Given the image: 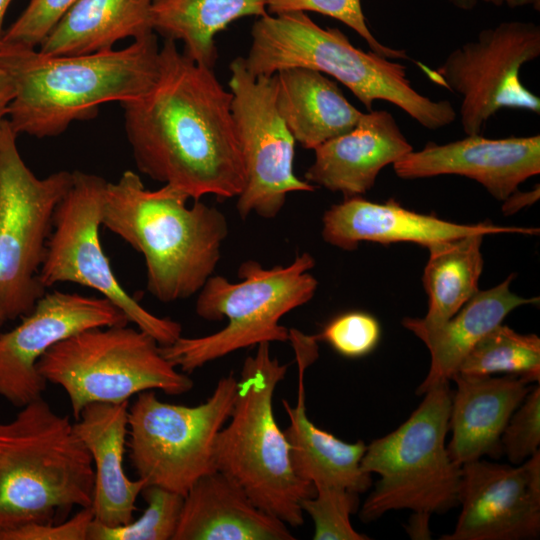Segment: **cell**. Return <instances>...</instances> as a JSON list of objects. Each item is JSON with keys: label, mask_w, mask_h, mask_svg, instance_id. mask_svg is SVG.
I'll return each mask as SVG.
<instances>
[{"label": "cell", "mask_w": 540, "mask_h": 540, "mask_svg": "<svg viewBox=\"0 0 540 540\" xmlns=\"http://www.w3.org/2000/svg\"><path fill=\"white\" fill-rule=\"evenodd\" d=\"M232 98L213 68L165 39L153 86L141 97L120 103L138 170L194 201L205 195L238 197L245 173Z\"/></svg>", "instance_id": "1"}, {"label": "cell", "mask_w": 540, "mask_h": 540, "mask_svg": "<svg viewBox=\"0 0 540 540\" xmlns=\"http://www.w3.org/2000/svg\"><path fill=\"white\" fill-rule=\"evenodd\" d=\"M164 184L146 189L138 174L127 170L105 185L101 223L141 253L146 288L163 303L198 293L214 274L221 246L229 233L225 215Z\"/></svg>", "instance_id": "2"}, {"label": "cell", "mask_w": 540, "mask_h": 540, "mask_svg": "<svg viewBox=\"0 0 540 540\" xmlns=\"http://www.w3.org/2000/svg\"><path fill=\"white\" fill-rule=\"evenodd\" d=\"M10 45L16 93L7 120L17 135H60L72 122L94 117L104 103L141 97L159 71L155 32L120 50L81 55L47 56L35 48Z\"/></svg>", "instance_id": "3"}, {"label": "cell", "mask_w": 540, "mask_h": 540, "mask_svg": "<svg viewBox=\"0 0 540 540\" xmlns=\"http://www.w3.org/2000/svg\"><path fill=\"white\" fill-rule=\"evenodd\" d=\"M243 61L256 77L293 67L316 70L346 86L368 111L374 101H387L430 130L456 118L448 100H433L413 88L406 66L355 47L339 29L319 26L306 12L259 17Z\"/></svg>", "instance_id": "4"}, {"label": "cell", "mask_w": 540, "mask_h": 540, "mask_svg": "<svg viewBox=\"0 0 540 540\" xmlns=\"http://www.w3.org/2000/svg\"><path fill=\"white\" fill-rule=\"evenodd\" d=\"M94 468L66 415L40 397L0 423V535L90 507Z\"/></svg>", "instance_id": "5"}, {"label": "cell", "mask_w": 540, "mask_h": 540, "mask_svg": "<svg viewBox=\"0 0 540 540\" xmlns=\"http://www.w3.org/2000/svg\"><path fill=\"white\" fill-rule=\"evenodd\" d=\"M288 367L272 357L269 342L245 358L230 422L215 440L214 460L260 509L298 527L304 522L301 502L315 488L294 472L290 445L274 417V391Z\"/></svg>", "instance_id": "6"}, {"label": "cell", "mask_w": 540, "mask_h": 540, "mask_svg": "<svg viewBox=\"0 0 540 540\" xmlns=\"http://www.w3.org/2000/svg\"><path fill=\"white\" fill-rule=\"evenodd\" d=\"M314 266L315 259L305 252L287 266L264 268L255 260L244 261L238 268V283L212 275L199 291L195 312L207 321L226 318L227 325L206 336H180L161 346L163 356L191 373L246 347L289 341V329L279 321L313 298L318 281L309 271Z\"/></svg>", "instance_id": "7"}, {"label": "cell", "mask_w": 540, "mask_h": 540, "mask_svg": "<svg viewBox=\"0 0 540 540\" xmlns=\"http://www.w3.org/2000/svg\"><path fill=\"white\" fill-rule=\"evenodd\" d=\"M423 395L405 422L366 446L361 467L380 479L359 511L365 523L394 510L431 516L459 505L461 467L451 460L446 446L452 398L449 382Z\"/></svg>", "instance_id": "8"}, {"label": "cell", "mask_w": 540, "mask_h": 540, "mask_svg": "<svg viewBox=\"0 0 540 540\" xmlns=\"http://www.w3.org/2000/svg\"><path fill=\"white\" fill-rule=\"evenodd\" d=\"M47 382L61 387L75 418L92 403H120L147 390L181 395L193 388L154 337L125 325L95 327L56 343L38 360Z\"/></svg>", "instance_id": "9"}, {"label": "cell", "mask_w": 540, "mask_h": 540, "mask_svg": "<svg viewBox=\"0 0 540 540\" xmlns=\"http://www.w3.org/2000/svg\"><path fill=\"white\" fill-rule=\"evenodd\" d=\"M237 392L231 372L202 404L161 401L155 390L136 395L128 409L127 448L138 478L185 496L203 476L216 471L214 444L229 419Z\"/></svg>", "instance_id": "10"}, {"label": "cell", "mask_w": 540, "mask_h": 540, "mask_svg": "<svg viewBox=\"0 0 540 540\" xmlns=\"http://www.w3.org/2000/svg\"><path fill=\"white\" fill-rule=\"evenodd\" d=\"M7 118L0 137V313L22 318L46 293L39 280L56 208L73 172L37 177L25 164Z\"/></svg>", "instance_id": "11"}, {"label": "cell", "mask_w": 540, "mask_h": 540, "mask_svg": "<svg viewBox=\"0 0 540 540\" xmlns=\"http://www.w3.org/2000/svg\"><path fill=\"white\" fill-rule=\"evenodd\" d=\"M106 183L98 175L73 171L72 184L54 214L39 280L45 288L71 282L94 289L161 346L170 345L182 336L181 324L152 314L125 291L101 246L99 229Z\"/></svg>", "instance_id": "12"}, {"label": "cell", "mask_w": 540, "mask_h": 540, "mask_svg": "<svg viewBox=\"0 0 540 540\" xmlns=\"http://www.w3.org/2000/svg\"><path fill=\"white\" fill-rule=\"evenodd\" d=\"M229 88L245 173L236 209L242 219L252 212L274 218L289 193L311 192L315 186L294 173L296 141L276 106L275 75L253 76L238 57L230 64Z\"/></svg>", "instance_id": "13"}, {"label": "cell", "mask_w": 540, "mask_h": 540, "mask_svg": "<svg viewBox=\"0 0 540 540\" xmlns=\"http://www.w3.org/2000/svg\"><path fill=\"white\" fill-rule=\"evenodd\" d=\"M540 55V27L505 21L483 29L476 39L451 51L436 73L461 97L460 119L466 135L480 134L500 109L540 113V98L520 80L523 65Z\"/></svg>", "instance_id": "14"}, {"label": "cell", "mask_w": 540, "mask_h": 540, "mask_svg": "<svg viewBox=\"0 0 540 540\" xmlns=\"http://www.w3.org/2000/svg\"><path fill=\"white\" fill-rule=\"evenodd\" d=\"M21 319L0 333V396L19 408L42 397L47 382L36 364L53 345L86 329L130 323L102 296L61 291L45 293Z\"/></svg>", "instance_id": "15"}, {"label": "cell", "mask_w": 540, "mask_h": 540, "mask_svg": "<svg viewBox=\"0 0 540 540\" xmlns=\"http://www.w3.org/2000/svg\"><path fill=\"white\" fill-rule=\"evenodd\" d=\"M460 515L442 540H531L540 535V450L516 466H461Z\"/></svg>", "instance_id": "16"}, {"label": "cell", "mask_w": 540, "mask_h": 540, "mask_svg": "<svg viewBox=\"0 0 540 540\" xmlns=\"http://www.w3.org/2000/svg\"><path fill=\"white\" fill-rule=\"evenodd\" d=\"M402 179L460 175L504 201L528 178L540 173V135L490 139L480 134L407 153L393 164Z\"/></svg>", "instance_id": "17"}, {"label": "cell", "mask_w": 540, "mask_h": 540, "mask_svg": "<svg viewBox=\"0 0 540 540\" xmlns=\"http://www.w3.org/2000/svg\"><path fill=\"white\" fill-rule=\"evenodd\" d=\"M322 237L328 244L352 251L360 242H413L424 247L471 234H539L538 228L499 226L491 222L458 224L434 215L410 211L394 199L375 203L360 196L344 198L322 218Z\"/></svg>", "instance_id": "18"}, {"label": "cell", "mask_w": 540, "mask_h": 540, "mask_svg": "<svg viewBox=\"0 0 540 540\" xmlns=\"http://www.w3.org/2000/svg\"><path fill=\"white\" fill-rule=\"evenodd\" d=\"M289 341L298 367L297 403L283 400L290 424L284 431L290 445V460L296 475L316 486L343 488L364 493L371 484V474L361 467L366 450L362 440L345 442L318 428L307 416L305 371L318 357L317 339L296 329H289Z\"/></svg>", "instance_id": "19"}, {"label": "cell", "mask_w": 540, "mask_h": 540, "mask_svg": "<svg viewBox=\"0 0 540 540\" xmlns=\"http://www.w3.org/2000/svg\"><path fill=\"white\" fill-rule=\"evenodd\" d=\"M413 150L391 113H362L348 132L314 149L315 159L305 181L345 198L360 196L375 184L380 171Z\"/></svg>", "instance_id": "20"}, {"label": "cell", "mask_w": 540, "mask_h": 540, "mask_svg": "<svg viewBox=\"0 0 540 540\" xmlns=\"http://www.w3.org/2000/svg\"><path fill=\"white\" fill-rule=\"evenodd\" d=\"M129 401L92 403L76 418L74 428L88 449L94 468L91 510L94 521L114 527L134 519L136 499L147 485L124 470Z\"/></svg>", "instance_id": "21"}, {"label": "cell", "mask_w": 540, "mask_h": 540, "mask_svg": "<svg viewBox=\"0 0 540 540\" xmlns=\"http://www.w3.org/2000/svg\"><path fill=\"white\" fill-rule=\"evenodd\" d=\"M456 391L451 398L447 445L451 460L458 466L493 457L502 452V433L517 407L530 391L523 377L467 376L456 373Z\"/></svg>", "instance_id": "22"}, {"label": "cell", "mask_w": 540, "mask_h": 540, "mask_svg": "<svg viewBox=\"0 0 540 540\" xmlns=\"http://www.w3.org/2000/svg\"><path fill=\"white\" fill-rule=\"evenodd\" d=\"M287 524L260 509L243 488L216 470L187 492L173 540H293Z\"/></svg>", "instance_id": "23"}, {"label": "cell", "mask_w": 540, "mask_h": 540, "mask_svg": "<svg viewBox=\"0 0 540 540\" xmlns=\"http://www.w3.org/2000/svg\"><path fill=\"white\" fill-rule=\"evenodd\" d=\"M514 274L502 283L478 291L445 323L433 328L406 326L430 352L429 371L416 390L423 395L431 387L449 382L473 346L491 329L501 324L515 308L533 304L538 298H524L510 290Z\"/></svg>", "instance_id": "24"}, {"label": "cell", "mask_w": 540, "mask_h": 540, "mask_svg": "<svg viewBox=\"0 0 540 540\" xmlns=\"http://www.w3.org/2000/svg\"><path fill=\"white\" fill-rule=\"evenodd\" d=\"M274 75L278 112L295 141L306 149L314 150L348 132L363 113L321 72L293 67Z\"/></svg>", "instance_id": "25"}, {"label": "cell", "mask_w": 540, "mask_h": 540, "mask_svg": "<svg viewBox=\"0 0 540 540\" xmlns=\"http://www.w3.org/2000/svg\"><path fill=\"white\" fill-rule=\"evenodd\" d=\"M152 32L151 0H76L38 51L47 56L103 52L122 39Z\"/></svg>", "instance_id": "26"}, {"label": "cell", "mask_w": 540, "mask_h": 540, "mask_svg": "<svg viewBox=\"0 0 540 540\" xmlns=\"http://www.w3.org/2000/svg\"><path fill=\"white\" fill-rule=\"evenodd\" d=\"M266 11L267 0H151V23L165 39L182 41L188 57L214 68L216 34L241 17Z\"/></svg>", "instance_id": "27"}, {"label": "cell", "mask_w": 540, "mask_h": 540, "mask_svg": "<svg viewBox=\"0 0 540 540\" xmlns=\"http://www.w3.org/2000/svg\"><path fill=\"white\" fill-rule=\"evenodd\" d=\"M482 234L430 245L423 273L428 311L423 318L406 317L404 327L433 328L453 317L478 291L483 269Z\"/></svg>", "instance_id": "28"}, {"label": "cell", "mask_w": 540, "mask_h": 540, "mask_svg": "<svg viewBox=\"0 0 540 540\" xmlns=\"http://www.w3.org/2000/svg\"><path fill=\"white\" fill-rule=\"evenodd\" d=\"M456 373L467 376L505 373L539 383L540 339L535 334L518 333L501 323L473 346Z\"/></svg>", "instance_id": "29"}, {"label": "cell", "mask_w": 540, "mask_h": 540, "mask_svg": "<svg viewBox=\"0 0 540 540\" xmlns=\"http://www.w3.org/2000/svg\"><path fill=\"white\" fill-rule=\"evenodd\" d=\"M141 494L147 507L138 519L114 527L93 520L88 540H173L184 496L155 485H146Z\"/></svg>", "instance_id": "30"}, {"label": "cell", "mask_w": 540, "mask_h": 540, "mask_svg": "<svg viewBox=\"0 0 540 540\" xmlns=\"http://www.w3.org/2000/svg\"><path fill=\"white\" fill-rule=\"evenodd\" d=\"M315 494L301 502L314 522V540H367L368 536L357 532L350 515L359 506L358 493L347 489L316 486Z\"/></svg>", "instance_id": "31"}, {"label": "cell", "mask_w": 540, "mask_h": 540, "mask_svg": "<svg viewBox=\"0 0 540 540\" xmlns=\"http://www.w3.org/2000/svg\"><path fill=\"white\" fill-rule=\"evenodd\" d=\"M272 15L287 12L312 11L341 21L369 45L371 51L388 59H407L405 50L391 48L379 42L370 31L361 7V0H267Z\"/></svg>", "instance_id": "32"}, {"label": "cell", "mask_w": 540, "mask_h": 540, "mask_svg": "<svg viewBox=\"0 0 540 540\" xmlns=\"http://www.w3.org/2000/svg\"><path fill=\"white\" fill-rule=\"evenodd\" d=\"M379 322L362 311H350L332 319L315 335L347 358H359L372 352L380 339Z\"/></svg>", "instance_id": "33"}, {"label": "cell", "mask_w": 540, "mask_h": 540, "mask_svg": "<svg viewBox=\"0 0 540 540\" xmlns=\"http://www.w3.org/2000/svg\"><path fill=\"white\" fill-rule=\"evenodd\" d=\"M502 452L515 465L539 451L540 385L530 389L510 417L500 439Z\"/></svg>", "instance_id": "34"}, {"label": "cell", "mask_w": 540, "mask_h": 540, "mask_svg": "<svg viewBox=\"0 0 540 540\" xmlns=\"http://www.w3.org/2000/svg\"><path fill=\"white\" fill-rule=\"evenodd\" d=\"M76 0H30L2 42L36 48Z\"/></svg>", "instance_id": "35"}, {"label": "cell", "mask_w": 540, "mask_h": 540, "mask_svg": "<svg viewBox=\"0 0 540 540\" xmlns=\"http://www.w3.org/2000/svg\"><path fill=\"white\" fill-rule=\"evenodd\" d=\"M91 507L81 508L61 522L31 523L0 535V540H88L93 521Z\"/></svg>", "instance_id": "36"}, {"label": "cell", "mask_w": 540, "mask_h": 540, "mask_svg": "<svg viewBox=\"0 0 540 540\" xmlns=\"http://www.w3.org/2000/svg\"><path fill=\"white\" fill-rule=\"evenodd\" d=\"M16 93V75L12 46L0 44V123L8 114V108Z\"/></svg>", "instance_id": "37"}, {"label": "cell", "mask_w": 540, "mask_h": 540, "mask_svg": "<svg viewBox=\"0 0 540 540\" xmlns=\"http://www.w3.org/2000/svg\"><path fill=\"white\" fill-rule=\"evenodd\" d=\"M539 193V185L528 192H520L517 189L503 201L502 210L506 215L513 214L523 207L535 203L539 199Z\"/></svg>", "instance_id": "38"}, {"label": "cell", "mask_w": 540, "mask_h": 540, "mask_svg": "<svg viewBox=\"0 0 540 540\" xmlns=\"http://www.w3.org/2000/svg\"><path fill=\"white\" fill-rule=\"evenodd\" d=\"M429 517L423 514H413L408 527V532L412 538H427L426 536H429Z\"/></svg>", "instance_id": "39"}, {"label": "cell", "mask_w": 540, "mask_h": 540, "mask_svg": "<svg viewBox=\"0 0 540 540\" xmlns=\"http://www.w3.org/2000/svg\"><path fill=\"white\" fill-rule=\"evenodd\" d=\"M487 3H491L496 6H508L510 8L533 6L535 9H539L540 0H482Z\"/></svg>", "instance_id": "40"}, {"label": "cell", "mask_w": 540, "mask_h": 540, "mask_svg": "<svg viewBox=\"0 0 540 540\" xmlns=\"http://www.w3.org/2000/svg\"><path fill=\"white\" fill-rule=\"evenodd\" d=\"M12 0H0V44L2 42L4 30H3V20L6 14L7 8Z\"/></svg>", "instance_id": "41"}, {"label": "cell", "mask_w": 540, "mask_h": 540, "mask_svg": "<svg viewBox=\"0 0 540 540\" xmlns=\"http://www.w3.org/2000/svg\"><path fill=\"white\" fill-rule=\"evenodd\" d=\"M479 0H450V2L459 9L471 10Z\"/></svg>", "instance_id": "42"}, {"label": "cell", "mask_w": 540, "mask_h": 540, "mask_svg": "<svg viewBox=\"0 0 540 540\" xmlns=\"http://www.w3.org/2000/svg\"><path fill=\"white\" fill-rule=\"evenodd\" d=\"M6 322V319L4 318V316L0 313V333H1V329L4 325V323Z\"/></svg>", "instance_id": "43"}, {"label": "cell", "mask_w": 540, "mask_h": 540, "mask_svg": "<svg viewBox=\"0 0 540 540\" xmlns=\"http://www.w3.org/2000/svg\"><path fill=\"white\" fill-rule=\"evenodd\" d=\"M2 122L0 123V137H1V133H2Z\"/></svg>", "instance_id": "44"}]
</instances>
